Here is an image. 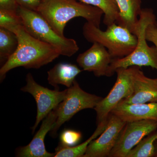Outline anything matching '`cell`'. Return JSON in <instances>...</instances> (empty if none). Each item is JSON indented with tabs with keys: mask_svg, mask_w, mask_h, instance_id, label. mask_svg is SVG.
<instances>
[{
	"mask_svg": "<svg viewBox=\"0 0 157 157\" xmlns=\"http://www.w3.org/2000/svg\"><path fill=\"white\" fill-rule=\"evenodd\" d=\"M11 31L17 36L18 46L0 69L1 81L6 77L7 73L14 68L21 67L26 69H39L60 55L56 48L34 38L23 25L18 26Z\"/></svg>",
	"mask_w": 157,
	"mask_h": 157,
	"instance_id": "cell-1",
	"label": "cell"
},
{
	"mask_svg": "<svg viewBox=\"0 0 157 157\" xmlns=\"http://www.w3.org/2000/svg\"><path fill=\"white\" fill-rule=\"evenodd\" d=\"M36 11L62 37H65V28L70 20L82 17L100 28L104 15L101 9L76 0H43Z\"/></svg>",
	"mask_w": 157,
	"mask_h": 157,
	"instance_id": "cell-2",
	"label": "cell"
},
{
	"mask_svg": "<svg viewBox=\"0 0 157 157\" xmlns=\"http://www.w3.org/2000/svg\"><path fill=\"white\" fill-rule=\"evenodd\" d=\"M82 34L88 42H96L104 46L113 59L122 58L136 48L137 37L126 28L114 23L106 31L86 21L82 27Z\"/></svg>",
	"mask_w": 157,
	"mask_h": 157,
	"instance_id": "cell-3",
	"label": "cell"
},
{
	"mask_svg": "<svg viewBox=\"0 0 157 157\" xmlns=\"http://www.w3.org/2000/svg\"><path fill=\"white\" fill-rule=\"evenodd\" d=\"M156 21L151 9H143L133 34L137 37L136 48L129 55L120 59H113L110 65L113 74L118 68H127L132 66L150 67L157 70V50L155 46H149L145 38L147 26Z\"/></svg>",
	"mask_w": 157,
	"mask_h": 157,
	"instance_id": "cell-4",
	"label": "cell"
},
{
	"mask_svg": "<svg viewBox=\"0 0 157 157\" xmlns=\"http://www.w3.org/2000/svg\"><path fill=\"white\" fill-rule=\"evenodd\" d=\"M17 12L26 30L34 38L52 45L60 55L71 57L79 50L76 40L62 37L37 11L18 7Z\"/></svg>",
	"mask_w": 157,
	"mask_h": 157,
	"instance_id": "cell-5",
	"label": "cell"
},
{
	"mask_svg": "<svg viewBox=\"0 0 157 157\" xmlns=\"http://www.w3.org/2000/svg\"><path fill=\"white\" fill-rule=\"evenodd\" d=\"M102 99L99 96L85 91L75 80L73 85L67 89L64 100L55 109L57 118L50 131L51 136L55 137L57 131L63 124L82 110L94 109Z\"/></svg>",
	"mask_w": 157,
	"mask_h": 157,
	"instance_id": "cell-6",
	"label": "cell"
},
{
	"mask_svg": "<svg viewBox=\"0 0 157 157\" xmlns=\"http://www.w3.org/2000/svg\"><path fill=\"white\" fill-rule=\"evenodd\" d=\"M137 66L117 69V78L115 84L107 97L102 99L94 108L97 113V125L107 122L113 109L120 102L131 94L133 77Z\"/></svg>",
	"mask_w": 157,
	"mask_h": 157,
	"instance_id": "cell-7",
	"label": "cell"
},
{
	"mask_svg": "<svg viewBox=\"0 0 157 157\" xmlns=\"http://www.w3.org/2000/svg\"><path fill=\"white\" fill-rule=\"evenodd\" d=\"M26 84L21 88L24 92L29 93L35 99L37 105V115L36 122L32 127V132L35 130L49 113L56 109L65 98L67 89L60 91L59 89L51 90L40 85L35 81L31 73L26 76Z\"/></svg>",
	"mask_w": 157,
	"mask_h": 157,
	"instance_id": "cell-8",
	"label": "cell"
},
{
	"mask_svg": "<svg viewBox=\"0 0 157 157\" xmlns=\"http://www.w3.org/2000/svg\"><path fill=\"white\" fill-rule=\"evenodd\" d=\"M157 129V122L155 121L127 122L108 157H126L129 151L140 140Z\"/></svg>",
	"mask_w": 157,
	"mask_h": 157,
	"instance_id": "cell-9",
	"label": "cell"
},
{
	"mask_svg": "<svg viewBox=\"0 0 157 157\" xmlns=\"http://www.w3.org/2000/svg\"><path fill=\"white\" fill-rule=\"evenodd\" d=\"M126 123L110 113L107 120L106 129L100 137L90 143L83 157L109 156Z\"/></svg>",
	"mask_w": 157,
	"mask_h": 157,
	"instance_id": "cell-10",
	"label": "cell"
},
{
	"mask_svg": "<svg viewBox=\"0 0 157 157\" xmlns=\"http://www.w3.org/2000/svg\"><path fill=\"white\" fill-rule=\"evenodd\" d=\"M113 58L107 48L98 42L78 55L76 62L84 71L93 72L97 77L113 75L110 69Z\"/></svg>",
	"mask_w": 157,
	"mask_h": 157,
	"instance_id": "cell-11",
	"label": "cell"
},
{
	"mask_svg": "<svg viewBox=\"0 0 157 157\" xmlns=\"http://www.w3.org/2000/svg\"><path fill=\"white\" fill-rule=\"evenodd\" d=\"M121 101L128 104L157 102V78L147 77L140 67H137L133 77L132 92Z\"/></svg>",
	"mask_w": 157,
	"mask_h": 157,
	"instance_id": "cell-12",
	"label": "cell"
},
{
	"mask_svg": "<svg viewBox=\"0 0 157 157\" xmlns=\"http://www.w3.org/2000/svg\"><path fill=\"white\" fill-rule=\"evenodd\" d=\"M57 118L55 109L42 120L39 131L30 143L17 148L16 156L19 157H54L55 153L48 152L45 149L44 140L45 136L50 132Z\"/></svg>",
	"mask_w": 157,
	"mask_h": 157,
	"instance_id": "cell-13",
	"label": "cell"
},
{
	"mask_svg": "<svg viewBox=\"0 0 157 157\" xmlns=\"http://www.w3.org/2000/svg\"><path fill=\"white\" fill-rule=\"evenodd\" d=\"M110 113L126 122L144 120L157 122V102L128 104L121 101Z\"/></svg>",
	"mask_w": 157,
	"mask_h": 157,
	"instance_id": "cell-14",
	"label": "cell"
},
{
	"mask_svg": "<svg viewBox=\"0 0 157 157\" xmlns=\"http://www.w3.org/2000/svg\"><path fill=\"white\" fill-rule=\"evenodd\" d=\"M118 8L116 23L134 33L142 11L141 0H115Z\"/></svg>",
	"mask_w": 157,
	"mask_h": 157,
	"instance_id": "cell-15",
	"label": "cell"
},
{
	"mask_svg": "<svg viewBox=\"0 0 157 157\" xmlns=\"http://www.w3.org/2000/svg\"><path fill=\"white\" fill-rule=\"evenodd\" d=\"M82 70L76 65L69 63H59L47 72L48 83L59 89V85L70 88L73 85L75 78Z\"/></svg>",
	"mask_w": 157,
	"mask_h": 157,
	"instance_id": "cell-16",
	"label": "cell"
},
{
	"mask_svg": "<svg viewBox=\"0 0 157 157\" xmlns=\"http://www.w3.org/2000/svg\"><path fill=\"white\" fill-rule=\"evenodd\" d=\"M107 121L97 125V128L92 135L83 143L73 147H64L58 146L56 149L54 157H83L90 143L101 135L106 129Z\"/></svg>",
	"mask_w": 157,
	"mask_h": 157,
	"instance_id": "cell-17",
	"label": "cell"
},
{
	"mask_svg": "<svg viewBox=\"0 0 157 157\" xmlns=\"http://www.w3.org/2000/svg\"><path fill=\"white\" fill-rule=\"evenodd\" d=\"M16 34L4 28L0 27V60L6 63L14 53L18 46Z\"/></svg>",
	"mask_w": 157,
	"mask_h": 157,
	"instance_id": "cell-18",
	"label": "cell"
},
{
	"mask_svg": "<svg viewBox=\"0 0 157 157\" xmlns=\"http://www.w3.org/2000/svg\"><path fill=\"white\" fill-rule=\"evenodd\" d=\"M101 9L104 12V23L107 26L116 23L119 10L115 0H79Z\"/></svg>",
	"mask_w": 157,
	"mask_h": 157,
	"instance_id": "cell-19",
	"label": "cell"
},
{
	"mask_svg": "<svg viewBox=\"0 0 157 157\" xmlns=\"http://www.w3.org/2000/svg\"><path fill=\"white\" fill-rule=\"evenodd\" d=\"M156 139L157 131L155 130L140 140L129 151L126 157H154V143Z\"/></svg>",
	"mask_w": 157,
	"mask_h": 157,
	"instance_id": "cell-20",
	"label": "cell"
},
{
	"mask_svg": "<svg viewBox=\"0 0 157 157\" xmlns=\"http://www.w3.org/2000/svg\"><path fill=\"white\" fill-rule=\"evenodd\" d=\"M20 25H23L22 19L17 11L0 9V27L11 31Z\"/></svg>",
	"mask_w": 157,
	"mask_h": 157,
	"instance_id": "cell-21",
	"label": "cell"
},
{
	"mask_svg": "<svg viewBox=\"0 0 157 157\" xmlns=\"http://www.w3.org/2000/svg\"><path fill=\"white\" fill-rule=\"evenodd\" d=\"M81 132L75 130H65L63 131L60 136V144L59 146L68 147L76 145L81 140Z\"/></svg>",
	"mask_w": 157,
	"mask_h": 157,
	"instance_id": "cell-22",
	"label": "cell"
},
{
	"mask_svg": "<svg viewBox=\"0 0 157 157\" xmlns=\"http://www.w3.org/2000/svg\"><path fill=\"white\" fill-rule=\"evenodd\" d=\"M145 38L147 41L152 42L157 50V21L150 24L145 30Z\"/></svg>",
	"mask_w": 157,
	"mask_h": 157,
	"instance_id": "cell-23",
	"label": "cell"
},
{
	"mask_svg": "<svg viewBox=\"0 0 157 157\" xmlns=\"http://www.w3.org/2000/svg\"><path fill=\"white\" fill-rule=\"evenodd\" d=\"M43 0H16L18 6L32 11H37Z\"/></svg>",
	"mask_w": 157,
	"mask_h": 157,
	"instance_id": "cell-24",
	"label": "cell"
},
{
	"mask_svg": "<svg viewBox=\"0 0 157 157\" xmlns=\"http://www.w3.org/2000/svg\"><path fill=\"white\" fill-rule=\"evenodd\" d=\"M18 7L16 0H0V9L17 11Z\"/></svg>",
	"mask_w": 157,
	"mask_h": 157,
	"instance_id": "cell-25",
	"label": "cell"
},
{
	"mask_svg": "<svg viewBox=\"0 0 157 157\" xmlns=\"http://www.w3.org/2000/svg\"><path fill=\"white\" fill-rule=\"evenodd\" d=\"M155 154L154 157H157V139L155 141L154 143Z\"/></svg>",
	"mask_w": 157,
	"mask_h": 157,
	"instance_id": "cell-26",
	"label": "cell"
}]
</instances>
